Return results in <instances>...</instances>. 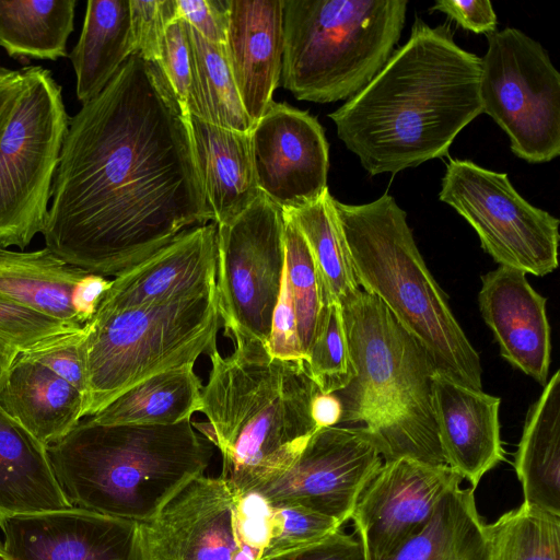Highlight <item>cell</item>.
Wrapping results in <instances>:
<instances>
[{
  "label": "cell",
  "instance_id": "6da1fadb",
  "mask_svg": "<svg viewBox=\"0 0 560 560\" xmlns=\"http://www.w3.org/2000/svg\"><path fill=\"white\" fill-rule=\"evenodd\" d=\"M210 222L187 114L158 62L133 54L69 117L45 247L90 273L116 277Z\"/></svg>",
  "mask_w": 560,
  "mask_h": 560
},
{
  "label": "cell",
  "instance_id": "7a4b0ae2",
  "mask_svg": "<svg viewBox=\"0 0 560 560\" xmlns=\"http://www.w3.org/2000/svg\"><path fill=\"white\" fill-rule=\"evenodd\" d=\"M480 71L481 58L459 47L448 25L417 18L382 70L328 117L371 176L395 175L447 154L482 114Z\"/></svg>",
  "mask_w": 560,
  "mask_h": 560
},
{
  "label": "cell",
  "instance_id": "3957f363",
  "mask_svg": "<svg viewBox=\"0 0 560 560\" xmlns=\"http://www.w3.org/2000/svg\"><path fill=\"white\" fill-rule=\"evenodd\" d=\"M234 350L209 353L201 392L208 422L198 425L222 456L220 477L238 494L283 474L318 430L311 416L319 392L304 361L271 358L258 342L233 340Z\"/></svg>",
  "mask_w": 560,
  "mask_h": 560
},
{
  "label": "cell",
  "instance_id": "277c9868",
  "mask_svg": "<svg viewBox=\"0 0 560 560\" xmlns=\"http://www.w3.org/2000/svg\"><path fill=\"white\" fill-rule=\"evenodd\" d=\"M47 454L72 506L147 523L203 474L212 446L190 420L149 425L88 418L48 445Z\"/></svg>",
  "mask_w": 560,
  "mask_h": 560
},
{
  "label": "cell",
  "instance_id": "5b68a950",
  "mask_svg": "<svg viewBox=\"0 0 560 560\" xmlns=\"http://www.w3.org/2000/svg\"><path fill=\"white\" fill-rule=\"evenodd\" d=\"M354 376L336 392L340 423L359 424L385 462L446 465L433 417L425 351L386 306L361 288L339 302Z\"/></svg>",
  "mask_w": 560,
  "mask_h": 560
},
{
  "label": "cell",
  "instance_id": "8992f818",
  "mask_svg": "<svg viewBox=\"0 0 560 560\" xmlns=\"http://www.w3.org/2000/svg\"><path fill=\"white\" fill-rule=\"evenodd\" d=\"M359 287L376 296L425 351L435 372L482 389L481 360L455 318L389 194L362 205L332 198Z\"/></svg>",
  "mask_w": 560,
  "mask_h": 560
},
{
  "label": "cell",
  "instance_id": "52a82bcc",
  "mask_svg": "<svg viewBox=\"0 0 560 560\" xmlns=\"http://www.w3.org/2000/svg\"><path fill=\"white\" fill-rule=\"evenodd\" d=\"M407 5V0H282L283 88L299 101L351 98L390 58Z\"/></svg>",
  "mask_w": 560,
  "mask_h": 560
},
{
  "label": "cell",
  "instance_id": "ba28073f",
  "mask_svg": "<svg viewBox=\"0 0 560 560\" xmlns=\"http://www.w3.org/2000/svg\"><path fill=\"white\" fill-rule=\"evenodd\" d=\"M221 323L217 290L166 304L96 311L84 325L88 392L83 417H92L142 381L194 364L217 347Z\"/></svg>",
  "mask_w": 560,
  "mask_h": 560
},
{
  "label": "cell",
  "instance_id": "9c48e42d",
  "mask_svg": "<svg viewBox=\"0 0 560 560\" xmlns=\"http://www.w3.org/2000/svg\"><path fill=\"white\" fill-rule=\"evenodd\" d=\"M20 70L0 135V247L24 249L44 231L69 116L48 69Z\"/></svg>",
  "mask_w": 560,
  "mask_h": 560
},
{
  "label": "cell",
  "instance_id": "30bf717a",
  "mask_svg": "<svg viewBox=\"0 0 560 560\" xmlns=\"http://www.w3.org/2000/svg\"><path fill=\"white\" fill-rule=\"evenodd\" d=\"M481 58L482 113L506 133L512 152L528 163L560 154V74L542 46L505 27L487 35Z\"/></svg>",
  "mask_w": 560,
  "mask_h": 560
},
{
  "label": "cell",
  "instance_id": "8fae6325",
  "mask_svg": "<svg viewBox=\"0 0 560 560\" xmlns=\"http://www.w3.org/2000/svg\"><path fill=\"white\" fill-rule=\"evenodd\" d=\"M439 199L471 225L500 266L537 277L558 267L559 220L524 199L508 174L451 159Z\"/></svg>",
  "mask_w": 560,
  "mask_h": 560
},
{
  "label": "cell",
  "instance_id": "7c38bea8",
  "mask_svg": "<svg viewBox=\"0 0 560 560\" xmlns=\"http://www.w3.org/2000/svg\"><path fill=\"white\" fill-rule=\"evenodd\" d=\"M218 225L217 293L225 336L267 347L284 270L283 211L261 192Z\"/></svg>",
  "mask_w": 560,
  "mask_h": 560
},
{
  "label": "cell",
  "instance_id": "4fadbf2b",
  "mask_svg": "<svg viewBox=\"0 0 560 560\" xmlns=\"http://www.w3.org/2000/svg\"><path fill=\"white\" fill-rule=\"evenodd\" d=\"M382 464L377 448L359 428H322L283 474L254 492L271 504H298L342 525Z\"/></svg>",
  "mask_w": 560,
  "mask_h": 560
},
{
  "label": "cell",
  "instance_id": "5bb4252c",
  "mask_svg": "<svg viewBox=\"0 0 560 560\" xmlns=\"http://www.w3.org/2000/svg\"><path fill=\"white\" fill-rule=\"evenodd\" d=\"M238 497L220 476L186 483L143 523L151 560H262L238 527Z\"/></svg>",
  "mask_w": 560,
  "mask_h": 560
},
{
  "label": "cell",
  "instance_id": "9a60e30c",
  "mask_svg": "<svg viewBox=\"0 0 560 560\" xmlns=\"http://www.w3.org/2000/svg\"><path fill=\"white\" fill-rule=\"evenodd\" d=\"M250 143L258 189L280 209H299L328 190L329 145L308 112L272 101L250 130Z\"/></svg>",
  "mask_w": 560,
  "mask_h": 560
},
{
  "label": "cell",
  "instance_id": "2e32d148",
  "mask_svg": "<svg viewBox=\"0 0 560 560\" xmlns=\"http://www.w3.org/2000/svg\"><path fill=\"white\" fill-rule=\"evenodd\" d=\"M462 478L447 465L410 458L384 462L361 493L351 520L365 560H385L421 530Z\"/></svg>",
  "mask_w": 560,
  "mask_h": 560
},
{
  "label": "cell",
  "instance_id": "e0dca14e",
  "mask_svg": "<svg viewBox=\"0 0 560 560\" xmlns=\"http://www.w3.org/2000/svg\"><path fill=\"white\" fill-rule=\"evenodd\" d=\"M11 560H151L143 523L72 506L0 523Z\"/></svg>",
  "mask_w": 560,
  "mask_h": 560
},
{
  "label": "cell",
  "instance_id": "ac0fdd59",
  "mask_svg": "<svg viewBox=\"0 0 560 560\" xmlns=\"http://www.w3.org/2000/svg\"><path fill=\"white\" fill-rule=\"evenodd\" d=\"M218 225L189 229L113 280L96 311L166 304L217 290Z\"/></svg>",
  "mask_w": 560,
  "mask_h": 560
},
{
  "label": "cell",
  "instance_id": "d6986e66",
  "mask_svg": "<svg viewBox=\"0 0 560 560\" xmlns=\"http://www.w3.org/2000/svg\"><path fill=\"white\" fill-rule=\"evenodd\" d=\"M481 282L479 310L501 355L544 386L551 353L546 298L520 269L500 266L487 272Z\"/></svg>",
  "mask_w": 560,
  "mask_h": 560
},
{
  "label": "cell",
  "instance_id": "ffe728a7",
  "mask_svg": "<svg viewBox=\"0 0 560 560\" xmlns=\"http://www.w3.org/2000/svg\"><path fill=\"white\" fill-rule=\"evenodd\" d=\"M433 417L445 464L475 490L504 459L500 434L501 399L434 372Z\"/></svg>",
  "mask_w": 560,
  "mask_h": 560
},
{
  "label": "cell",
  "instance_id": "44dd1931",
  "mask_svg": "<svg viewBox=\"0 0 560 560\" xmlns=\"http://www.w3.org/2000/svg\"><path fill=\"white\" fill-rule=\"evenodd\" d=\"M224 45L242 104L255 125L281 78L282 0H230Z\"/></svg>",
  "mask_w": 560,
  "mask_h": 560
},
{
  "label": "cell",
  "instance_id": "7402d4cb",
  "mask_svg": "<svg viewBox=\"0 0 560 560\" xmlns=\"http://www.w3.org/2000/svg\"><path fill=\"white\" fill-rule=\"evenodd\" d=\"M196 165L217 224L230 223L259 197L250 131L187 115Z\"/></svg>",
  "mask_w": 560,
  "mask_h": 560
},
{
  "label": "cell",
  "instance_id": "603a6c76",
  "mask_svg": "<svg viewBox=\"0 0 560 560\" xmlns=\"http://www.w3.org/2000/svg\"><path fill=\"white\" fill-rule=\"evenodd\" d=\"M1 408L46 447L83 418V396L42 363L21 353L0 385Z\"/></svg>",
  "mask_w": 560,
  "mask_h": 560
},
{
  "label": "cell",
  "instance_id": "cb8c5ba5",
  "mask_svg": "<svg viewBox=\"0 0 560 560\" xmlns=\"http://www.w3.org/2000/svg\"><path fill=\"white\" fill-rule=\"evenodd\" d=\"M69 508L47 447L0 406V523Z\"/></svg>",
  "mask_w": 560,
  "mask_h": 560
},
{
  "label": "cell",
  "instance_id": "d4e9b609",
  "mask_svg": "<svg viewBox=\"0 0 560 560\" xmlns=\"http://www.w3.org/2000/svg\"><path fill=\"white\" fill-rule=\"evenodd\" d=\"M514 468L523 502L560 516V371L527 412Z\"/></svg>",
  "mask_w": 560,
  "mask_h": 560
},
{
  "label": "cell",
  "instance_id": "484cf974",
  "mask_svg": "<svg viewBox=\"0 0 560 560\" xmlns=\"http://www.w3.org/2000/svg\"><path fill=\"white\" fill-rule=\"evenodd\" d=\"M135 54L129 0H90L81 35L69 54L75 94L82 103L96 97Z\"/></svg>",
  "mask_w": 560,
  "mask_h": 560
},
{
  "label": "cell",
  "instance_id": "4316f807",
  "mask_svg": "<svg viewBox=\"0 0 560 560\" xmlns=\"http://www.w3.org/2000/svg\"><path fill=\"white\" fill-rule=\"evenodd\" d=\"M488 524L476 506L474 489L455 485L431 518L385 560H490Z\"/></svg>",
  "mask_w": 560,
  "mask_h": 560
},
{
  "label": "cell",
  "instance_id": "83f0119b",
  "mask_svg": "<svg viewBox=\"0 0 560 560\" xmlns=\"http://www.w3.org/2000/svg\"><path fill=\"white\" fill-rule=\"evenodd\" d=\"M86 273L47 247L34 252L0 247V294L77 328L83 326L72 295Z\"/></svg>",
  "mask_w": 560,
  "mask_h": 560
},
{
  "label": "cell",
  "instance_id": "f1b7e54d",
  "mask_svg": "<svg viewBox=\"0 0 560 560\" xmlns=\"http://www.w3.org/2000/svg\"><path fill=\"white\" fill-rule=\"evenodd\" d=\"M202 387L194 364H186L142 381L89 418L101 424H176L200 411Z\"/></svg>",
  "mask_w": 560,
  "mask_h": 560
},
{
  "label": "cell",
  "instance_id": "f546056e",
  "mask_svg": "<svg viewBox=\"0 0 560 560\" xmlns=\"http://www.w3.org/2000/svg\"><path fill=\"white\" fill-rule=\"evenodd\" d=\"M75 0H0V46L15 59L68 56Z\"/></svg>",
  "mask_w": 560,
  "mask_h": 560
},
{
  "label": "cell",
  "instance_id": "4dcf8cb0",
  "mask_svg": "<svg viewBox=\"0 0 560 560\" xmlns=\"http://www.w3.org/2000/svg\"><path fill=\"white\" fill-rule=\"evenodd\" d=\"M332 198L329 190H326L315 202L287 210L295 220L312 252L323 303H339L360 288Z\"/></svg>",
  "mask_w": 560,
  "mask_h": 560
},
{
  "label": "cell",
  "instance_id": "1f68e13d",
  "mask_svg": "<svg viewBox=\"0 0 560 560\" xmlns=\"http://www.w3.org/2000/svg\"><path fill=\"white\" fill-rule=\"evenodd\" d=\"M194 55V93L188 114L210 124L249 132L254 122L242 104L224 44L206 40L188 24Z\"/></svg>",
  "mask_w": 560,
  "mask_h": 560
},
{
  "label": "cell",
  "instance_id": "d6a6232c",
  "mask_svg": "<svg viewBox=\"0 0 560 560\" xmlns=\"http://www.w3.org/2000/svg\"><path fill=\"white\" fill-rule=\"evenodd\" d=\"M488 530L490 560H560V516L523 502Z\"/></svg>",
  "mask_w": 560,
  "mask_h": 560
},
{
  "label": "cell",
  "instance_id": "836d02e7",
  "mask_svg": "<svg viewBox=\"0 0 560 560\" xmlns=\"http://www.w3.org/2000/svg\"><path fill=\"white\" fill-rule=\"evenodd\" d=\"M284 220V273L295 316L299 341L305 362L323 305L319 277L308 244L299 225L287 210Z\"/></svg>",
  "mask_w": 560,
  "mask_h": 560
},
{
  "label": "cell",
  "instance_id": "e575fe53",
  "mask_svg": "<svg viewBox=\"0 0 560 560\" xmlns=\"http://www.w3.org/2000/svg\"><path fill=\"white\" fill-rule=\"evenodd\" d=\"M305 365L324 394L345 388L353 378L354 370L338 302L323 303Z\"/></svg>",
  "mask_w": 560,
  "mask_h": 560
},
{
  "label": "cell",
  "instance_id": "d590c367",
  "mask_svg": "<svg viewBox=\"0 0 560 560\" xmlns=\"http://www.w3.org/2000/svg\"><path fill=\"white\" fill-rule=\"evenodd\" d=\"M82 328L70 326L0 294V342L19 353L42 350Z\"/></svg>",
  "mask_w": 560,
  "mask_h": 560
},
{
  "label": "cell",
  "instance_id": "8d00e7d4",
  "mask_svg": "<svg viewBox=\"0 0 560 560\" xmlns=\"http://www.w3.org/2000/svg\"><path fill=\"white\" fill-rule=\"evenodd\" d=\"M271 505L269 541L262 560L315 544L341 528L334 518L298 504Z\"/></svg>",
  "mask_w": 560,
  "mask_h": 560
},
{
  "label": "cell",
  "instance_id": "74e56055",
  "mask_svg": "<svg viewBox=\"0 0 560 560\" xmlns=\"http://www.w3.org/2000/svg\"><path fill=\"white\" fill-rule=\"evenodd\" d=\"M158 65L188 115L194 93L195 66L188 23L182 18L166 26Z\"/></svg>",
  "mask_w": 560,
  "mask_h": 560
},
{
  "label": "cell",
  "instance_id": "f35d334b",
  "mask_svg": "<svg viewBox=\"0 0 560 560\" xmlns=\"http://www.w3.org/2000/svg\"><path fill=\"white\" fill-rule=\"evenodd\" d=\"M135 54L158 62L165 28L179 16L176 0H129Z\"/></svg>",
  "mask_w": 560,
  "mask_h": 560
},
{
  "label": "cell",
  "instance_id": "ab89813d",
  "mask_svg": "<svg viewBox=\"0 0 560 560\" xmlns=\"http://www.w3.org/2000/svg\"><path fill=\"white\" fill-rule=\"evenodd\" d=\"M84 341L85 329L83 326L81 330L47 348L21 354L42 363L55 374L67 381L83 396L85 402L88 375Z\"/></svg>",
  "mask_w": 560,
  "mask_h": 560
},
{
  "label": "cell",
  "instance_id": "60d3db41",
  "mask_svg": "<svg viewBox=\"0 0 560 560\" xmlns=\"http://www.w3.org/2000/svg\"><path fill=\"white\" fill-rule=\"evenodd\" d=\"M267 350L271 358L304 361L299 341L293 300L284 270L280 294L272 315Z\"/></svg>",
  "mask_w": 560,
  "mask_h": 560
},
{
  "label": "cell",
  "instance_id": "b9f144b4",
  "mask_svg": "<svg viewBox=\"0 0 560 560\" xmlns=\"http://www.w3.org/2000/svg\"><path fill=\"white\" fill-rule=\"evenodd\" d=\"M179 16L206 40L225 44L230 0H176Z\"/></svg>",
  "mask_w": 560,
  "mask_h": 560
},
{
  "label": "cell",
  "instance_id": "7bdbcfd3",
  "mask_svg": "<svg viewBox=\"0 0 560 560\" xmlns=\"http://www.w3.org/2000/svg\"><path fill=\"white\" fill-rule=\"evenodd\" d=\"M268 560H365L359 539L337 529L310 546L280 555Z\"/></svg>",
  "mask_w": 560,
  "mask_h": 560
},
{
  "label": "cell",
  "instance_id": "ee69618b",
  "mask_svg": "<svg viewBox=\"0 0 560 560\" xmlns=\"http://www.w3.org/2000/svg\"><path fill=\"white\" fill-rule=\"evenodd\" d=\"M431 10L446 14L463 28L477 34L497 31V14L488 0H440Z\"/></svg>",
  "mask_w": 560,
  "mask_h": 560
},
{
  "label": "cell",
  "instance_id": "f6af8a7d",
  "mask_svg": "<svg viewBox=\"0 0 560 560\" xmlns=\"http://www.w3.org/2000/svg\"><path fill=\"white\" fill-rule=\"evenodd\" d=\"M112 280L90 272L77 282L72 295V304L78 320L82 326L93 318Z\"/></svg>",
  "mask_w": 560,
  "mask_h": 560
},
{
  "label": "cell",
  "instance_id": "bcb514c9",
  "mask_svg": "<svg viewBox=\"0 0 560 560\" xmlns=\"http://www.w3.org/2000/svg\"><path fill=\"white\" fill-rule=\"evenodd\" d=\"M342 407L335 393L324 394L320 390L313 397L311 416L318 429L339 425Z\"/></svg>",
  "mask_w": 560,
  "mask_h": 560
},
{
  "label": "cell",
  "instance_id": "7dc6e473",
  "mask_svg": "<svg viewBox=\"0 0 560 560\" xmlns=\"http://www.w3.org/2000/svg\"><path fill=\"white\" fill-rule=\"evenodd\" d=\"M21 79V70L0 68V135L9 108L16 93Z\"/></svg>",
  "mask_w": 560,
  "mask_h": 560
},
{
  "label": "cell",
  "instance_id": "c3c4849f",
  "mask_svg": "<svg viewBox=\"0 0 560 560\" xmlns=\"http://www.w3.org/2000/svg\"><path fill=\"white\" fill-rule=\"evenodd\" d=\"M18 355L19 352L16 350L0 342V385L4 380L9 368Z\"/></svg>",
  "mask_w": 560,
  "mask_h": 560
},
{
  "label": "cell",
  "instance_id": "681fc988",
  "mask_svg": "<svg viewBox=\"0 0 560 560\" xmlns=\"http://www.w3.org/2000/svg\"><path fill=\"white\" fill-rule=\"evenodd\" d=\"M0 560H11L3 546L0 545Z\"/></svg>",
  "mask_w": 560,
  "mask_h": 560
}]
</instances>
